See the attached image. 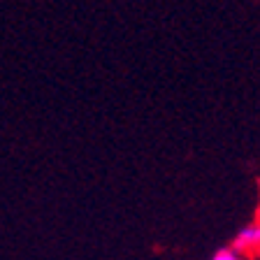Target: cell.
Listing matches in <instances>:
<instances>
[{
    "instance_id": "6da1fadb",
    "label": "cell",
    "mask_w": 260,
    "mask_h": 260,
    "mask_svg": "<svg viewBox=\"0 0 260 260\" xmlns=\"http://www.w3.org/2000/svg\"><path fill=\"white\" fill-rule=\"evenodd\" d=\"M258 246H260V225H258V221L246 223V225L233 237V244H230V249L237 251V253H242V255H246V258H253L255 251H258Z\"/></svg>"
},
{
    "instance_id": "7a4b0ae2",
    "label": "cell",
    "mask_w": 260,
    "mask_h": 260,
    "mask_svg": "<svg viewBox=\"0 0 260 260\" xmlns=\"http://www.w3.org/2000/svg\"><path fill=\"white\" fill-rule=\"evenodd\" d=\"M209 260H251V258H246V255H242V253H237V251H233L230 246H223V249H218Z\"/></svg>"
}]
</instances>
